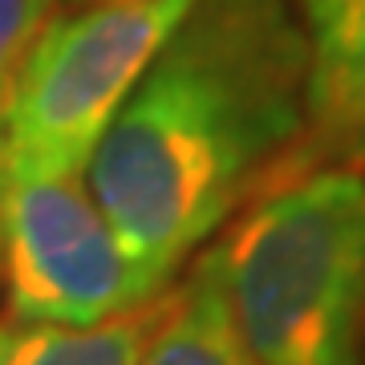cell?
<instances>
[{
    "label": "cell",
    "instance_id": "6da1fadb",
    "mask_svg": "<svg viewBox=\"0 0 365 365\" xmlns=\"http://www.w3.org/2000/svg\"><path fill=\"white\" fill-rule=\"evenodd\" d=\"M304 134L297 0H187L86 167V187L158 288L288 175Z\"/></svg>",
    "mask_w": 365,
    "mask_h": 365
},
{
    "label": "cell",
    "instance_id": "7a4b0ae2",
    "mask_svg": "<svg viewBox=\"0 0 365 365\" xmlns=\"http://www.w3.org/2000/svg\"><path fill=\"white\" fill-rule=\"evenodd\" d=\"M207 256L256 365H361V167H313L264 187Z\"/></svg>",
    "mask_w": 365,
    "mask_h": 365
},
{
    "label": "cell",
    "instance_id": "3957f363",
    "mask_svg": "<svg viewBox=\"0 0 365 365\" xmlns=\"http://www.w3.org/2000/svg\"><path fill=\"white\" fill-rule=\"evenodd\" d=\"M182 9L187 0H102L49 21L0 86V175H86Z\"/></svg>",
    "mask_w": 365,
    "mask_h": 365
},
{
    "label": "cell",
    "instance_id": "277c9868",
    "mask_svg": "<svg viewBox=\"0 0 365 365\" xmlns=\"http://www.w3.org/2000/svg\"><path fill=\"white\" fill-rule=\"evenodd\" d=\"M0 284L9 317L69 329L126 317L167 292L122 248L86 175H0Z\"/></svg>",
    "mask_w": 365,
    "mask_h": 365
},
{
    "label": "cell",
    "instance_id": "5b68a950",
    "mask_svg": "<svg viewBox=\"0 0 365 365\" xmlns=\"http://www.w3.org/2000/svg\"><path fill=\"white\" fill-rule=\"evenodd\" d=\"M304 134L288 175L365 163V0H297ZM284 175V179H288Z\"/></svg>",
    "mask_w": 365,
    "mask_h": 365
},
{
    "label": "cell",
    "instance_id": "8992f818",
    "mask_svg": "<svg viewBox=\"0 0 365 365\" xmlns=\"http://www.w3.org/2000/svg\"><path fill=\"white\" fill-rule=\"evenodd\" d=\"M138 365H256L207 252L179 288L163 292Z\"/></svg>",
    "mask_w": 365,
    "mask_h": 365
},
{
    "label": "cell",
    "instance_id": "52a82bcc",
    "mask_svg": "<svg viewBox=\"0 0 365 365\" xmlns=\"http://www.w3.org/2000/svg\"><path fill=\"white\" fill-rule=\"evenodd\" d=\"M158 309H163V297L150 300L146 309L86 329L4 317L0 321V365H138Z\"/></svg>",
    "mask_w": 365,
    "mask_h": 365
},
{
    "label": "cell",
    "instance_id": "ba28073f",
    "mask_svg": "<svg viewBox=\"0 0 365 365\" xmlns=\"http://www.w3.org/2000/svg\"><path fill=\"white\" fill-rule=\"evenodd\" d=\"M53 0H0V78L29 53L49 25Z\"/></svg>",
    "mask_w": 365,
    "mask_h": 365
},
{
    "label": "cell",
    "instance_id": "9c48e42d",
    "mask_svg": "<svg viewBox=\"0 0 365 365\" xmlns=\"http://www.w3.org/2000/svg\"><path fill=\"white\" fill-rule=\"evenodd\" d=\"M73 4H102V0H73Z\"/></svg>",
    "mask_w": 365,
    "mask_h": 365
},
{
    "label": "cell",
    "instance_id": "30bf717a",
    "mask_svg": "<svg viewBox=\"0 0 365 365\" xmlns=\"http://www.w3.org/2000/svg\"><path fill=\"white\" fill-rule=\"evenodd\" d=\"M4 78H9V73H4ZM4 78H0V86H4Z\"/></svg>",
    "mask_w": 365,
    "mask_h": 365
},
{
    "label": "cell",
    "instance_id": "8fae6325",
    "mask_svg": "<svg viewBox=\"0 0 365 365\" xmlns=\"http://www.w3.org/2000/svg\"><path fill=\"white\" fill-rule=\"evenodd\" d=\"M361 365H365V361H361Z\"/></svg>",
    "mask_w": 365,
    "mask_h": 365
}]
</instances>
